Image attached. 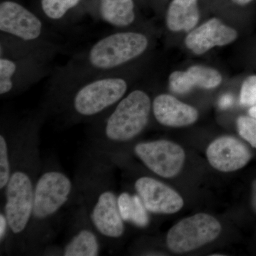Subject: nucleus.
<instances>
[{
    "mask_svg": "<svg viewBox=\"0 0 256 256\" xmlns=\"http://www.w3.org/2000/svg\"><path fill=\"white\" fill-rule=\"evenodd\" d=\"M124 70L90 79L62 96L74 118L84 120L100 117L117 105L130 86Z\"/></svg>",
    "mask_w": 256,
    "mask_h": 256,
    "instance_id": "3",
    "label": "nucleus"
},
{
    "mask_svg": "<svg viewBox=\"0 0 256 256\" xmlns=\"http://www.w3.org/2000/svg\"><path fill=\"white\" fill-rule=\"evenodd\" d=\"M101 20L118 30H126L136 20L133 0H100Z\"/></svg>",
    "mask_w": 256,
    "mask_h": 256,
    "instance_id": "17",
    "label": "nucleus"
},
{
    "mask_svg": "<svg viewBox=\"0 0 256 256\" xmlns=\"http://www.w3.org/2000/svg\"><path fill=\"white\" fill-rule=\"evenodd\" d=\"M0 34L23 42L57 43L41 18L11 0L0 4Z\"/></svg>",
    "mask_w": 256,
    "mask_h": 256,
    "instance_id": "5",
    "label": "nucleus"
},
{
    "mask_svg": "<svg viewBox=\"0 0 256 256\" xmlns=\"http://www.w3.org/2000/svg\"><path fill=\"white\" fill-rule=\"evenodd\" d=\"M90 216L96 230L104 236L118 238L124 235V222L120 214L118 197L112 191L99 195Z\"/></svg>",
    "mask_w": 256,
    "mask_h": 256,
    "instance_id": "13",
    "label": "nucleus"
},
{
    "mask_svg": "<svg viewBox=\"0 0 256 256\" xmlns=\"http://www.w3.org/2000/svg\"><path fill=\"white\" fill-rule=\"evenodd\" d=\"M152 112L156 121L166 127H186L198 119V112L195 108L169 94L156 96L152 102Z\"/></svg>",
    "mask_w": 256,
    "mask_h": 256,
    "instance_id": "14",
    "label": "nucleus"
},
{
    "mask_svg": "<svg viewBox=\"0 0 256 256\" xmlns=\"http://www.w3.org/2000/svg\"><path fill=\"white\" fill-rule=\"evenodd\" d=\"M249 116L256 119V106H252L249 110Z\"/></svg>",
    "mask_w": 256,
    "mask_h": 256,
    "instance_id": "29",
    "label": "nucleus"
},
{
    "mask_svg": "<svg viewBox=\"0 0 256 256\" xmlns=\"http://www.w3.org/2000/svg\"><path fill=\"white\" fill-rule=\"evenodd\" d=\"M222 230V225L214 217L198 214L182 220L170 229L166 246L175 254L193 252L215 240Z\"/></svg>",
    "mask_w": 256,
    "mask_h": 256,
    "instance_id": "6",
    "label": "nucleus"
},
{
    "mask_svg": "<svg viewBox=\"0 0 256 256\" xmlns=\"http://www.w3.org/2000/svg\"><path fill=\"white\" fill-rule=\"evenodd\" d=\"M146 210L156 214H173L183 208L182 197L170 186L154 178H140L134 185Z\"/></svg>",
    "mask_w": 256,
    "mask_h": 256,
    "instance_id": "10",
    "label": "nucleus"
},
{
    "mask_svg": "<svg viewBox=\"0 0 256 256\" xmlns=\"http://www.w3.org/2000/svg\"><path fill=\"white\" fill-rule=\"evenodd\" d=\"M150 45L149 37L142 32L122 30L106 35L64 66L54 69L50 94L60 99L82 82L126 68L142 57Z\"/></svg>",
    "mask_w": 256,
    "mask_h": 256,
    "instance_id": "1",
    "label": "nucleus"
},
{
    "mask_svg": "<svg viewBox=\"0 0 256 256\" xmlns=\"http://www.w3.org/2000/svg\"><path fill=\"white\" fill-rule=\"evenodd\" d=\"M118 205L120 214L124 222H131L133 208H134L133 195H130L127 192L121 194L118 197Z\"/></svg>",
    "mask_w": 256,
    "mask_h": 256,
    "instance_id": "24",
    "label": "nucleus"
},
{
    "mask_svg": "<svg viewBox=\"0 0 256 256\" xmlns=\"http://www.w3.org/2000/svg\"><path fill=\"white\" fill-rule=\"evenodd\" d=\"M10 229L9 222L5 214H0V242H2L6 238V234Z\"/></svg>",
    "mask_w": 256,
    "mask_h": 256,
    "instance_id": "25",
    "label": "nucleus"
},
{
    "mask_svg": "<svg viewBox=\"0 0 256 256\" xmlns=\"http://www.w3.org/2000/svg\"><path fill=\"white\" fill-rule=\"evenodd\" d=\"M206 156L210 164L222 172L242 169L252 158L248 148L236 138L230 136L214 141L207 149Z\"/></svg>",
    "mask_w": 256,
    "mask_h": 256,
    "instance_id": "11",
    "label": "nucleus"
},
{
    "mask_svg": "<svg viewBox=\"0 0 256 256\" xmlns=\"http://www.w3.org/2000/svg\"><path fill=\"white\" fill-rule=\"evenodd\" d=\"M100 244L94 232L82 229L64 248L65 256H97L100 254Z\"/></svg>",
    "mask_w": 256,
    "mask_h": 256,
    "instance_id": "18",
    "label": "nucleus"
},
{
    "mask_svg": "<svg viewBox=\"0 0 256 256\" xmlns=\"http://www.w3.org/2000/svg\"><path fill=\"white\" fill-rule=\"evenodd\" d=\"M238 32L213 18L192 30L185 40L188 50L196 55H202L216 46L233 43L238 38Z\"/></svg>",
    "mask_w": 256,
    "mask_h": 256,
    "instance_id": "12",
    "label": "nucleus"
},
{
    "mask_svg": "<svg viewBox=\"0 0 256 256\" xmlns=\"http://www.w3.org/2000/svg\"><path fill=\"white\" fill-rule=\"evenodd\" d=\"M252 210H254V212L256 213V180L254 182V184H252Z\"/></svg>",
    "mask_w": 256,
    "mask_h": 256,
    "instance_id": "27",
    "label": "nucleus"
},
{
    "mask_svg": "<svg viewBox=\"0 0 256 256\" xmlns=\"http://www.w3.org/2000/svg\"><path fill=\"white\" fill-rule=\"evenodd\" d=\"M198 0H173L168 8L166 26L172 32H191L200 22Z\"/></svg>",
    "mask_w": 256,
    "mask_h": 256,
    "instance_id": "16",
    "label": "nucleus"
},
{
    "mask_svg": "<svg viewBox=\"0 0 256 256\" xmlns=\"http://www.w3.org/2000/svg\"><path fill=\"white\" fill-rule=\"evenodd\" d=\"M134 153L146 168L162 178L180 174L186 160L181 146L164 140L140 143L134 148Z\"/></svg>",
    "mask_w": 256,
    "mask_h": 256,
    "instance_id": "9",
    "label": "nucleus"
},
{
    "mask_svg": "<svg viewBox=\"0 0 256 256\" xmlns=\"http://www.w3.org/2000/svg\"><path fill=\"white\" fill-rule=\"evenodd\" d=\"M240 104L245 107L256 106V75L248 77L242 82L240 94Z\"/></svg>",
    "mask_w": 256,
    "mask_h": 256,
    "instance_id": "22",
    "label": "nucleus"
},
{
    "mask_svg": "<svg viewBox=\"0 0 256 256\" xmlns=\"http://www.w3.org/2000/svg\"><path fill=\"white\" fill-rule=\"evenodd\" d=\"M73 184L63 172H46L38 178L34 188L33 218L48 220L58 213L67 203Z\"/></svg>",
    "mask_w": 256,
    "mask_h": 256,
    "instance_id": "8",
    "label": "nucleus"
},
{
    "mask_svg": "<svg viewBox=\"0 0 256 256\" xmlns=\"http://www.w3.org/2000/svg\"><path fill=\"white\" fill-rule=\"evenodd\" d=\"M232 1L235 4L240 5V6H246V5L250 4L255 0H232Z\"/></svg>",
    "mask_w": 256,
    "mask_h": 256,
    "instance_id": "28",
    "label": "nucleus"
},
{
    "mask_svg": "<svg viewBox=\"0 0 256 256\" xmlns=\"http://www.w3.org/2000/svg\"><path fill=\"white\" fill-rule=\"evenodd\" d=\"M134 208L132 220L131 222L140 228L148 226L150 223V217L148 210L139 195H133Z\"/></svg>",
    "mask_w": 256,
    "mask_h": 256,
    "instance_id": "23",
    "label": "nucleus"
},
{
    "mask_svg": "<svg viewBox=\"0 0 256 256\" xmlns=\"http://www.w3.org/2000/svg\"><path fill=\"white\" fill-rule=\"evenodd\" d=\"M152 102L144 90L136 89L114 106L104 120V136L114 142H126L141 134L148 126Z\"/></svg>",
    "mask_w": 256,
    "mask_h": 256,
    "instance_id": "4",
    "label": "nucleus"
},
{
    "mask_svg": "<svg viewBox=\"0 0 256 256\" xmlns=\"http://www.w3.org/2000/svg\"><path fill=\"white\" fill-rule=\"evenodd\" d=\"M34 188L26 172L16 170L12 174L6 188L4 214L14 235L22 234L33 217Z\"/></svg>",
    "mask_w": 256,
    "mask_h": 256,
    "instance_id": "7",
    "label": "nucleus"
},
{
    "mask_svg": "<svg viewBox=\"0 0 256 256\" xmlns=\"http://www.w3.org/2000/svg\"><path fill=\"white\" fill-rule=\"evenodd\" d=\"M234 96L230 94H225L220 98L218 106L222 110H226L234 105Z\"/></svg>",
    "mask_w": 256,
    "mask_h": 256,
    "instance_id": "26",
    "label": "nucleus"
},
{
    "mask_svg": "<svg viewBox=\"0 0 256 256\" xmlns=\"http://www.w3.org/2000/svg\"><path fill=\"white\" fill-rule=\"evenodd\" d=\"M12 174L8 143L4 134L2 133L0 134V190L6 188Z\"/></svg>",
    "mask_w": 256,
    "mask_h": 256,
    "instance_id": "20",
    "label": "nucleus"
},
{
    "mask_svg": "<svg viewBox=\"0 0 256 256\" xmlns=\"http://www.w3.org/2000/svg\"><path fill=\"white\" fill-rule=\"evenodd\" d=\"M239 134L256 149V119L252 116H242L237 120Z\"/></svg>",
    "mask_w": 256,
    "mask_h": 256,
    "instance_id": "21",
    "label": "nucleus"
},
{
    "mask_svg": "<svg viewBox=\"0 0 256 256\" xmlns=\"http://www.w3.org/2000/svg\"><path fill=\"white\" fill-rule=\"evenodd\" d=\"M222 74L204 66H193L186 72H174L169 78L170 89L178 95H185L194 88L212 90L222 84Z\"/></svg>",
    "mask_w": 256,
    "mask_h": 256,
    "instance_id": "15",
    "label": "nucleus"
},
{
    "mask_svg": "<svg viewBox=\"0 0 256 256\" xmlns=\"http://www.w3.org/2000/svg\"><path fill=\"white\" fill-rule=\"evenodd\" d=\"M80 2L82 0H42V9L48 20L57 22L66 18Z\"/></svg>",
    "mask_w": 256,
    "mask_h": 256,
    "instance_id": "19",
    "label": "nucleus"
},
{
    "mask_svg": "<svg viewBox=\"0 0 256 256\" xmlns=\"http://www.w3.org/2000/svg\"><path fill=\"white\" fill-rule=\"evenodd\" d=\"M62 52L58 43H32L0 34V96L28 90L52 76V63Z\"/></svg>",
    "mask_w": 256,
    "mask_h": 256,
    "instance_id": "2",
    "label": "nucleus"
}]
</instances>
